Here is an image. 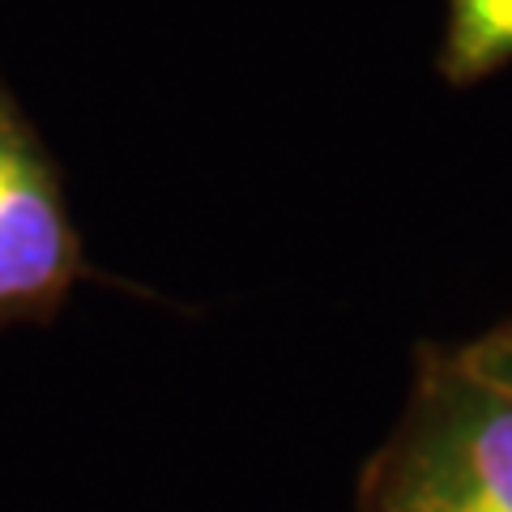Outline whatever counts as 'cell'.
Here are the masks:
<instances>
[{"instance_id": "cell-1", "label": "cell", "mask_w": 512, "mask_h": 512, "mask_svg": "<svg viewBox=\"0 0 512 512\" xmlns=\"http://www.w3.org/2000/svg\"><path fill=\"white\" fill-rule=\"evenodd\" d=\"M359 512H512V393L427 346L402 419L359 478Z\"/></svg>"}, {"instance_id": "cell-2", "label": "cell", "mask_w": 512, "mask_h": 512, "mask_svg": "<svg viewBox=\"0 0 512 512\" xmlns=\"http://www.w3.org/2000/svg\"><path fill=\"white\" fill-rule=\"evenodd\" d=\"M90 274L64 175L0 77V329L52 325Z\"/></svg>"}, {"instance_id": "cell-3", "label": "cell", "mask_w": 512, "mask_h": 512, "mask_svg": "<svg viewBox=\"0 0 512 512\" xmlns=\"http://www.w3.org/2000/svg\"><path fill=\"white\" fill-rule=\"evenodd\" d=\"M512 64V0H448L440 73L448 86H474Z\"/></svg>"}, {"instance_id": "cell-4", "label": "cell", "mask_w": 512, "mask_h": 512, "mask_svg": "<svg viewBox=\"0 0 512 512\" xmlns=\"http://www.w3.org/2000/svg\"><path fill=\"white\" fill-rule=\"evenodd\" d=\"M461 355H466L483 376H491L495 384H504V389L512 393V320L487 329L483 338L466 342L461 346Z\"/></svg>"}]
</instances>
